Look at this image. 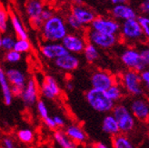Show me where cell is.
Listing matches in <instances>:
<instances>
[{
    "mask_svg": "<svg viewBox=\"0 0 149 148\" xmlns=\"http://www.w3.org/2000/svg\"><path fill=\"white\" fill-rule=\"evenodd\" d=\"M40 30L45 41L61 42L68 33V27L65 20L62 17L54 15L52 17L44 22Z\"/></svg>",
    "mask_w": 149,
    "mask_h": 148,
    "instance_id": "obj_1",
    "label": "cell"
},
{
    "mask_svg": "<svg viewBox=\"0 0 149 148\" xmlns=\"http://www.w3.org/2000/svg\"><path fill=\"white\" fill-rule=\"evenodd\" d=\"M86 100L94 110L99 113L111 112L115 106V102L112 101L106 94V91L96 89L92 87L86 93Z\"/></svg>",
    "mask_w": 149,
    "mask_h": 148,
    "instance_id": "obj_2",
    "label": "cell"
},
{
    "mask_svg": "<svg viewBox=\"0 0 149 148\" xmlns=\"http://www.w3.org/2000/svg\"><path fill=\"white\" fill-rule=\"evenodd\" d=\"M112 115L117 121L120 133L127 134L135 127V118L131 114L130 110L124 105L114 106L112 109Z\"/></svg>",
    "mask_w": 149,
    "mask_h": 148,
    "instance_id": "obj_3",
    "label": "cell"
},
{
    "mask_svg": "<svg viewBox=\"0 0 149 148\" xmlns=\"http://www.w3.org/2000/svg\"><path fill=\"white\" fill-rule=\"evenodd\" d=\"M119 33L125 40L128 42H136L145 38L137 17L124 20L122 25H120Z\"/></svg>",
    "mask_w": 149,
    "mask_h": 148,
    "instance_id": "obj_4",
    "label": "cell"
},
{
    "mask_svg": "<svg viewBox=\"0 0 149 148\" xmlns=\"http://www.w3.org/2000/svg\"><path fill=\"white\" fill-rule=\"evenodd\" d=\"M86 41L98 48L109 49L116 45L118 36L117 35L102 33L90 28V30H88L86 34Z\"/></svg>",
    "mask_w": 149,
    "mask_h": 148,
    "instance_id": "obj_5",
    "label": "cell"
},
{
    "mask_svg": "<svg viewBox=\"0 0 149 148\" xmlns=\"http://www.w3.org/2000/svg\"><path fill=\"white\" fill-rule=\"evenodd\" d=\"M122 84L125 90L132 95H141L143 94V83L140 74L135 70H128L122 76Z\"/></svg>",
    "mask_w": 149,
    "mask_h": 148,
    "instance_id": "obj_6",
    "label": "cell"
},
{
    "mask_svg": "<svg viewBox=\"0 0 149 148\" xmlns=\"http://www.w3.org/2000/svg\"><path fill=\"white\" fill-rule=\"evenodd\" d=\"M90 27L95 31L113 35H117L120 31V24L116 19L104 17H95L90 24Z\"/></svg>",
    "mask_w": 149,
    "mask_h": 148,
    "instance_id": "obj_7",
    "label": "cell"
},
{
    "mask_svg": "<svg viewBox=\"0 0 149 148\" xmlns=\"http://www.w3.org/2000/svg\"><path fill=\"white\" fill-rule=\"evenodd\" d=\"M61 43L63 44L65 48L68 50V52L77 55L83 52L87 41L78 32H74L66 34V35L62 39Z\"/></svg>",
    "mask_w": 149,
    "mask_h": 148,
    "instance_id": "obj_8",
    "label": "cell"
},
{
    "mask_svg": "<svg viewBox=\"0 0 149 148\" xmlns=\"http://www.w3.org/2000/svg\"><path fill=\"white\" fill-rule=\"evenodd\" d=\"M39 97V87L36 81L34 78L26 80V83L22 90L20 98L23 101L24 105L27 107L35 106L38 101Z\"/></svg>",
    "mask_w": 149,
    "mask_h": 148,
    "instance_id": "obj_9",
    "label": "cell"
},
{
    "mask_svg": "<svg viewBox=\"0 0 149 148\" xmlns=\"http://www.w3.org/2000/svg\"><path fill=\"white\" fill-rule=\"evenodd\" d=\"M121 61L127 68L138 73L146 68V66L141 60L139 51L135 48L125 49L121 55Z\"/></svg>",
    "mask_w": 149,
    "mask_h": 148,
    "instance_id": "obj_10",
    "label": "cell"
},
{
    "mask_svg": "<svg viewBox=\"0 0 149 148\" xmlns=\"http://www.w3.org/2000/svg\"><path fill=\"white\" fill-rule=\"evenodd\" d=\"M41 95L46 99L53 100L57 98L61 94V88L57 81L52 76H46L44 77L39 90Z\"/></svg>",
    "mask_w": 149,
    "mask_h": 148,
    "instance_id": "obj_11",
    "label": "cell"
},
{
    "mask_svg": "<svg viewBox=\"0 0 149 148\" xmlns=\"http://www.w3.org/2000/svg\"><path fill=\"white\" fill-rule=\"evenodd\" d=\"M54 62L57 68L65 72H73L77 70L80 65V60L77 55L70 52L56 58Z\"/></svg>",
    "mask_w": 149,
    "mask_h": 148,
    "instance_id": "obj_12",
    "label": "cell"
},
{
    "mask_svg": "<svg viewBox=\"0 0 149 148\" xmlns=\"http://www.w3.org/2000/svg\"><path fill=\"white\" fill-rule=\"evenodd\" d=\"M91 85L94 88L106 91L116 83L115 77L107 71H96L91 76Z\"/></svg>",
    "mask_w": 149,
    "mask_h": 148,
    "instance_id": "obj_13",
    "label": "cell"
},
{
    "mask_svg": "<svg viewBox=\"0 0 149 148\" xmlns=\"http://www.w3.org/2000/svg\"><path fill=\"white\" fill-rule=\"evenodd\" d=\"M40 51L42 55L49 60H55L56 58L68 53V50L65 48L61 42L45 41L40 47Z\"/></svg>",
    "mask_w": 149,
    "mask_h": 148,
    "instance_id": "obj_14",
    "label": "cell"
},
{
    "mask_svg": "<svg viewBox=\"0 0 149 148\" xmlns=\"http://www.w3.org/2000/svg\"><path fill=\"white\" fill-rule=\"evenodd\" d=\"M130 112L141 122L149 121V103L142 98L135 99L130 106Z\"/></svg>",
    "mask_w": 149,
    "mask_h": 148,
    "instance_id": "obj_15",
    "label": "cell"
},
{
    "mask_svg": "<svg viewBox=\"0 0 149 148\" xmlns=\"http://www.w3.org/2000/svg\"><path fill=\"white\" fill-rule=\"evenodd\" d=\"M71 14L78 20V22L83 26H90L92 21L96 17V15L92 9L88 8V7L85 6L84 5H79V6L74 5L72 7Z\"/></svg>",
    "mask_w": 149,
    "mask_h": 148,
    "instance_id": "obj_16",
    "label": "cell"
},
{
    "mask_svg": "<svg viewBox=\"0 0 149 148\" xmlns=\"http://www.w3.org/2000/svg\"><path fill=\"white\" fill-rule=\"evenodd\" d=\"M111 15L113 18L123 21L137 17L136 12L130 6L126 5L125 3L115 5V6L111 10Z\"/></svg>",
    "mask_w": 149,
    "mask_h": 148,
    "instance_id": "obj_17",
    "label": "cell"
},
{
    "mask_svg": "<svg viewBox=\"0 0 149 148\" xmlns=\"http://www.w3.org/2000/svg\"><path fill=\"white\" fill-rule=\"evenodd\" d=\"M6 76L11 86L17 87L23 90L26 83V77L24 72L17 68H9L6 71Z\"/></svg>",
    "mask_w": 149,
    "mask_h": 148,
    "instance_id": "obj_18",
    "label": "cell"
},
{
    "mask_svg": "<svg viewBox=\"0 0 149 148\" xmlns=\"http://www.w3.org/2000/svg\"><path fill=\"white\" fill-rule=\"evenodd\" d=\"M65 135L69 137L71 141H73L77 145L84 144L86 141V134L79 125L77 124H71L68 125L65 130Z\"/></svg>",
    "mask_w": 149,
    "mask_h": 148,
    "instance_id": "obj_19",
    "label": "cell"
},
{
    "mask_svg": "<svg viewBox=\"0 0 149 148\" xmlns=\"http://www.w3.org/2000/svg\"><path fill=\"white\" fill-rule=\"evenodd\" d=\"M0 87L3 93V99L6 106H10L13 101V94L11 92V85L7 80L6 72L2 67H0Z\"/></svg>",
    "mask_w": 149,
    "mask_h": 148,
    "instance_id": "obj_20",
    "label": "cell"
},
{
    "mask_svg": "<svg viewBox=\"0 0 149 148\" xmlns=\"http://www.w3.org/2000/svg\"><path fill=\"white\" fill-rule=\"evenodd\" d=\"M102 129L106 134L113 136L120 133V129H119L117 121L114 117L113 115H107L105 116L102 123Z\"/></svg>",
    "mask_w": 149,
    "mask_h": 148,
    "instance_id": "obj_21",
    "label": "cell"
},
{
    "mask_svg": "<svg viewBox=\"0 0 149 148\" xmlns=\"http://www.w3.org/2000/svg\"><path fill=\"white\" fill-rule=\"evenodd\" d=\"M44 7L45 6L40 0H27L26 5V11L29 19L32 20L40 17Z\"/></svg>",
    "mask_w": 149,
    "mask_h": 148,
    "instance_id": "obj_22",
    "label": "cell"
},
{
    "mask_svg": "<svg viewBox=\"0 0 149 148\" xmlns=\"http://www.w3.org/2000/svg\"><path fill=\"white\" fill-rule=\"evenodd\" d=\"M9 17H10V22L13 26V29L15 33H16V35H17V38H24V39L28 38V34L17 15L15 13H11L9 15Z\"/></svg>",
    "mask_w": 149,
    "mask_h": 148,
    "instance_id": "obj_23",
    "label": "cell"
},
{
    "mask_svg": "<svg viewBox=\"0 0 149 148\" xmlns=\"http://www.w3.org/2000/svg\"><path fill=\"white\" fill-rule=\"evenodd\" d=\"M54 140L57 145L62 148H74L77 145L69 139V137L65 135V133L61 130H56L54 133Z\"/></svg>",
    "mask_w": 149,
    "mask_h": 148,
    "instance_id": "obj_24",
    "label": "cell"
},
{
    "mask_svg": "<svg viewBox=\"0 0 149 148\" xmlns=\"http://www.w3.org/2000/svg\"><path fill=\"white\" fill-rule=\"evenodd\" d=\"M82 53H83L86 62L88 63H95V61L98 60L100 56L98 47H96L95 45L89 42L86 43V45Z\"/></svg>",
    "mask_w": 149,
    "mask_h": 148,
    "instance_id": "obj_25",
    "label": "cell"
},
{
    "mask_svg": "<svg viewBox=\"0 0 149 148\" xmlns=\"http://www.w3.org/2000/svg\"><path fill=\"white\" fill-rule=\"evenodd\" d=\"M112 145L115 148H132L133 145L125 134H117L112 136Z\"/></svg>",
    "mask_w": 149,
    "mask_h": 148,
    "instance_id": "obj_26",
    "label": "cell"
},
{
    "mask_svg": "<svg viewBox=\"0 0 149 148\" xmlns=\"http://www.w3.org/2000/svg\"><path fill=\"white\" fill-rule=\"evenodd\" d=\"M106 94L107 97L113 101V102H117L123 97V88L121 87L120 85H117L115 83L114 85H112L109 88L106 90Z\"/></svg>",
    "mask_w": 149,
    "mask_h": 148,
    "instance_id": "obj_27",
    "label": "cell"
},
{
    "mask_svg": "<svg viewBox=\"0 0 149 148\" xmlns=\"http://www.w3.org/2000/svg\"><path fill=\"white\" fill-rule=\"evenodd\" d=\"M14 50L17 52H19L20 54H25L28 53L31 49V44L28 41V39H24V38H17L16 39L14 45Z\"/></svg>",
    "mask_w": 149,
    "mask_h": 148,
    "instance_id": "obj_28",
    "label": "cell"
},
{
    "mask_svg": "<svg viewBox=\"0 0 149 148\" xmlns=\"http://www.w3.org/2000/svg\"><path fill=\"white\" fill-rule=\"evenodd\" d=\"M17 138L22 143L30 144L34 141L35 135H34V132L31 129L24 128V129H20L17 132Z\"/></svg>",
    "mask_w": 149,
    "mask_h": 148,
    "instance_id": "obj_29",
    "label": "cell"
},
{
    "mask_svg": "<svg viewBox=\"0 0 149 148\" xmlns=\"http://www.w3.org/2000/svg\"><path fill=\"white\" fill-rule=\"evenodd\" d=\"M65 23H66V25H68V27L70 28L71 30H74V32H79L84 27L72 14L68 15V16L66 17Z\"/></svg>",
    "mask_w": 149,
    "mask_h": 148,
    "instance_id": "obj_30",
    "label": "cell"
},
{
    "mask_svg": "<svg viewBox=\"0 0 149 148\" xmlns=\"http://www.w3.org/2000/svg\"><path fill=\"white\" fill-rule=\"evenodd\" d=\"M22 58V54H20L19 52H17L16 50L11 49L9 51H6V56H5V59L11 64H16L17 62H19Z\"/></svg>",
    "mask_w": 149,
    "mask_h": 148,
    "instance_id": "obj_31",
    "label": "cell"
},
{
    "mask_svg": "<svg viewBox=\"0 0 149 148\" xmlns=\"http://www.w3.org/2000/svg\"><path fill=\"white\" fill-rule=\"evenodd\" d=\"M36 110L37 113H38L39 116L42 118L43 120H45L46 118H47L49 116V113H48V108L43 100H38L36 102Z\"/></svg>",
    "mask_w": 149,
    "mask_h": 148,
    "instance_id": "obj_32",
    "label": "cell"
},
{
    "mask_svg": "<svg viewBox=\"0 0 149 148\" xmlns=\"http://www.w3.org/2000/svg\"><path fill=\"white\" fill-rule=\"evenodd\" d=\"M9 14L5 9L0 8V33H6L7 30V22Z\"/></svg>",
    "mask_w": 149,
    "mask_h": 148,
    "instance_id": "obj_33",
    "label": "cell"
},
{
    "mask_svg": "<svg viewBox=\"0 0 149 148\" xmlns=\"http://www.w3.org/2000/svg\"><path fill=\"white\" fill-rule=\"evenodd\" d=\"M138 22L142 27L145 38L149 39V16H142L137 17Z\"/></svg>",
    "mask_w": 149,
    "mask_h": 148,
    "instance_id": "obj_34",
    "label": "cell"
},
{
    "mask_svg": "<svg viewBox=\"0 0 149 148\" xmlns=\"http://www.w3.org/2000/svg\"><path fill=\"white\" fill-rule=\"evenodd\" d=\"M16 39H15L12 35H6L2 36V48L5 51H9L14 48V45Z\"/></svg>",
    "mask_w": 149,
    "mask_h": 148,
    "instance_id": "obj_35",
    "label": "cell"
},
{
    "mask_svg": "<svg viewBox=\"0 0 149 148\" xmlns=\"http://www.w3.org/2000/svg\"><path fill=\"white\" fill-rule=\"evenodd\" d=\"M141 60H142L143 64L146 66H149V47H144L139 51Z\"/></svg>",
    "mask_w": 149,
    "mask_h": 148,
    "instance_id": "obj_36",
    "label": "cell"
},
{
    "mask_svg": "<svg viewBox=\"0 0 149 148\" xmlns=\"http://www.w3.org/2000/svg\"><path fill=\"white\" fill-rule=\"evenodd\" d=\"M139 74H140L141 81H142L143 85L147 89H149V69H145L143 71H141Z\"/></svg>",
    "mask_w": 149,
    "mask_h": 148,
    "instance_id": "obj_37",
    "label": "cell"
},
{
    "mask_svg": "<svg viewBox=\"0 0 149 148\" xmlns=\"http://www.w3.org/2000/svg\"><path fill=\"white\" fill-rule=\"evenodd\" d=\"M139 11L143 16H149V1L145 0L139 6Z\"/></svg>",
    "mask_w": 149,
    "mask_h": 148,
    "instance_id": "obj_38",
    "label": "cell"
},
{
    "mask_svg": "<svg viewBox=\"0 0 149 148\" xmlns=\"http://www.w3.org/2000/svg\"><path fill=\"white\" fill-rule=\"evenodd\" d=\"M53 16H54V12L53 11H52L50 8H45V7H44V9H43V11L41 13L40 17L45 22V21H47V19H49L50 17H52Z\"/></svg>",
    "mask_w": 149,
    "mask_h": 148,
    "instance_id": "obj_39",
    "label": "cell"
},
{
    "mask_svg": "<svg viewBox=\"0 0 149 148\" xmlns=\"http://www.w3.org/2000/svg\"><path fill=\"white\" fill-rule=\"evenodd\" d=\"M2 145L5 148H14L15 142L11 137H5L2 140Z\"/></svg>",
    "mask_w": 149,
    "mask_h": 148,
    "instance_id": "obj_40",
    "label": "cell"
},
{
    "mask_svg": "<svg viewBox=\"0 0 149 148\" xmlns=\"http://www.w3.org/2000/svg\"><path fill=\"white\" fill-rule=\"evenodd\" d=\"M44 122H45V124H46L49 129L54 130V129L57 128V127H56V124H55V122H54L53 117L48 116L47 118H46V119L44 120Z\"/></svg>",
    "mask_w": 149,
    "mask_h": 148,
    "instance_id": "obj_41",
    "label": "cell"
},
{
    "mask_svg": "<svg viewBox=\"0 0 149 148\" xmlns=\"http://www.w3.org/2000/svg\"><path fill=\"white\" fill-rule=\"evenodd\" d=\"M53 119H54V122L56 125V127H64L65 126V120L63 119V117H61L60 115H55L53 116Z\"/></svg>",
    "mask_w": 149,
    "mask_h": 148,
    "instance_id": "obj_42",
    "label": "cell"
},
{
    "mask_svg": "<svg viewBox=\"0 0 149 148\" xmlns=\"http://www.w3.org/2000/svg\"><path fill=\"white\" fill-rule=\"evenodd\" d=\"M65 88H66V90H68V91H73L74 88V83L71 82V81H68L65 84Z\"/></svg>",
    "mask_w": 149,
    "mask_h": 148,
    "instance_id": "obj_43",
    "label": "cell"
},
{
    "mask_svg": "<svg viewBox=\"0 0 149 148\" xmlns=\"http://www.w3.org/2000/svg\"><path fill=\"white\" fill-rule=\"evenodd\" d=\"M95 147L96 148H107V145L105 144V143H102V142H99V143H96L95 145Z\"/></svg>",
    "mask_w": 149,
    "mask_h": 148,
    "instance_id": "obj_44",
    "label": "cell"
},
{
    "mask_svg": "<svg viewBox=\"0 0 149 148\" xmlns=\"http://www.w3.org/2000/svg\"><path fill=\"white\" fill-rule=\"evenodd\" d=\"M110 1L113 3L114 5H117V4H123V3H126L127 0H110Z\"/></svg>",
    "mask_w": 149,
    "mask_h": 148,
    "instance_id": "obj_45",
    "label": "cell"
},
{
    "mask_svg": "<svg viewBox=\"0 0 149 148\" xmlns=\"http://www.w3.org/2000/svg\"><path fill=\"white\" fill-rule=\"evenodd\" d=\"M74 5L79 6V5H84V0H72Z\"/></svg>",
    "mask_w": 149,
    "mask_h": 148,
    "instance_id": "obj_46",
    "label": "cell"
},
{
    "mask_svg": "<svg viewBox=\"0 0 149 148\" xmlns=\"http://www.w3.org/2000/svg\"><path fill=\"white\" fill-rule=\"evenodd\" d=\"M0 48H2V38L0 36Z\"/></svg>",
    "mask_w": 149,
    "mask_h": 148,
    "instance_id": "obj_47",
    "label": "cell"
},
{
    "mask_svg": "<svg viewBox=\"0 0 149 148\" xmlns=\"http://www.w3.org/2000/svg\"><path fill=\"white\" fill-rule=\"evenodd\" d=\"M147 47H149V39H148V42H147Z\"/></svg>",
    "mask_w": 149,
    "mask_h": 148,
    "instance_id": "obj_48",
    "label": "cell"
},
{
    "mask_svg": "<svg viewBox=\"0 0 149 148\" xmlns=\"http://www.w3.org/2000/svg\"><path fill=\"white\" fill-rule=\"evenodd\" d=\"M146 1H149V0H146Z\"/></svg>",
    "mask_w": 149,
    "mask_h": 148,
    "instance_id": "obj_49",
    "label": "cell"
}]
</instances>
